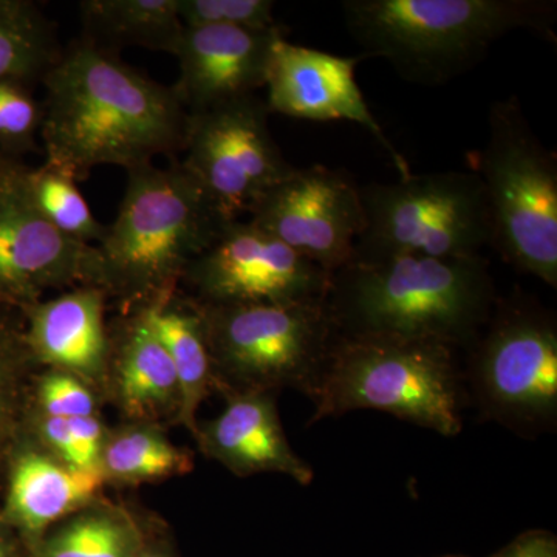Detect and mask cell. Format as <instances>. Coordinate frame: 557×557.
Wrapping results in <instances>:
<instances>
[{
    "instance_id": "836d02e7",
    "label": "cell",
    "mask_w": 557,
    "mask_h": 557,
    "mask_svg": "<svg viewBox=\"0 0 557 557\" xmlns=\"http://www.w3.org/2000/svg\"><path fill=\"white\" fill-rule=\"evenodd\" d=\"M0 557H11L9 545L2 536H0Z\"/></svg>"
},
{
    "instance_id": "5b68a950",
    "label": "cell",
    "mask_w": 557,
    "mask_h": 557,
    "mask_svg": "<svg viewBox=\"0 0 557 557\" xmlns=\"http://www.w3.org/2000/svg\"><path fill=\"white\" fill-rule=\"evenodd\" d=\"M461 392L456 347L449 344L339 336L311 398V423L372 409L454 437L461 431Z\"/></svg>"
},
{
    "instance_id": "4316f807",
    "label": "cell",
    "mask_w": 557,
    "mask_h": 557,
    "mask_svg": "<svg viewBox=\"0 0 557 557\" xmlns=\"http://www.w3.org/2000/svg\"><path fill=\"white\" fill-rule=\"evenodd\" d=\"M40 123L42 108L33 98L30 87L0 83V152L14 159L16 153L35 149Z\"/></svg>"
},
{
    "instance_id": "e0dca14e",
    "label": "cell",
    "mask_w": 557,
    "mask_h": 557,
    "mask_svg": "<svg viewBox=\"0 0 557 557\" xmlns=\"http://www.w3.org/2000/svg\"><path fill=\"white\" fill-rule=\"evenodd\" d=\"M104 295L97 285H83L49 302L32 304L27 343L36 357L70 375H100L109 355Z\"/></svg>"
},
{
    "instance_id": "4dcf8cb0",
    "label": "cell",
    "mask_w": 557,
    "mask_h": 557,
    "mask_svg": "<svg viewBox=\"0 0 557 557\" xmlns=\"http://www.w3.org/2000/svg\"><path fill=\"white\" fill-rule=\"evenodd\" d=\"M44 435L69 468L81 471L78 453H76L75 443L70 434L67 420L47 418L46 424H44Z\"/></svg>"
},
{
    "instance_id": "ac0fdd59",
    "label": "cell",
    "mask_w": 557,
    "mask_h": 557,
    "mask_svg": "<svg viewBox=\"0 0 557 557\" xmlns=\"http://www.w3.org/2000/svg\"><path fill=\"white\" fill-rule=\"evenodd\" d=\"M102 472L75 471L39 454L21 457L13 469L9 518L30 536L97 496Z\"/></svg>"
},
{
    "instance_id": "1f68e13d",
    "label": "cell",
    "mask_w": 557,
    "mask_h": 557,
    "mask_svg": "<svg viewBox=\"0 0 557 557\" xmlns=\"http://www.w3.org/2000/svg\"><path fill=\"white\" fill-rule=\"evenodd\" d=\"M135 557H170L164 553L156 552V549H139L138 555Z\"/></svg>"
},
{
    "instance_id": "d6a6232c",
    "label": "cell",
    "mask_w": 557,
    "mask_h": 557,
    "mask_svg": "<svg viewBox=\"0 0 557 557\" xmlns=\"http://www.w3.org/2000/svg\"><path fill=\"white\" fill-rule=\"evenodd\" d=\"M16 159H10V157L3 156L2 152H0V177H2L3 172L9 170V166L13 161Z\"/></svg>"
},
{
    "instance_id": "603a6c76",
    "label": "cell",
    "mask_w": 557,
    "mask_h": 557,
    "mask_svg": "<svg viewBox=\"0 0 557 557\" xmlns=\"http://www.w3.org/2000/svg\"><path fill=\"white\" fill-rule=\"evenodd\" d=\"M25 186L33 205L54 230L86 245L104 239L108 225L95 218L75 178L42 164L38 170H25Z\"/></svg>"
},
{
    "instance_id": "7c38bea8",
    "label": "cell",
    "mask_w": 557,
    "mask_h": 557,
    "mask_svg": "<svg viewBox=\"0 0 557 557\" xmlns=\"http://www.w3.org/2000/svg\"><path fill=\"white\" fill-rule=\"evenodd\" d=\"M249 219L330 274L354 258L364 228L361 194L346 172L304 168L271 186L249 208Z\"/></svg>"
},
{
    "instance_id": "9c48e42d",
    "label": "cell",
    "mask_w": 557,
    "mask_h": 557,
    "mask_svg": "<svg viewBox=\"0 0 557 557\" xmlns=\"http://www.w3.org/2000/svg\"><path fill=\"white\" fill-rule=\"evenodd\" d=\"M472 346L471 384L480 409L523 434L555 428L557 327L528 299L497 302Z\"/></svg>"
},
{
    "instance_id": "4fadbf2b",
    "label": "cell",
    "mask_w": 557,
    "mask_h": 557,
    "mask_svg": "<svg viewBox=\"0 0 557 557\" xmlns=\"http://www.w3.org/2000/svg\"><path fill=\"white\" fill-rule=\"evenodd\" d=\"M25 170L14 160L0 177V299L32 306L46 288L76 281L98 287L97 248L70 239L40 215Z\"/></svg>"
},
{
    "instance_id": "e575fe53",
    "label": "cell",
    "mask_w": 557,
    "mask_h": 557,
    "mask_svg": "<svg viewBox=\"0 0 557 557\" xmlns=\"http://www.w3.org/2000/svg\"><path fill=\"white\" fill-rule=\"evenodd\" d=\"M438 557H469L465 555H445V556H438Z\"/></svg>"
},
{
    "instance_id": "7402d4cb",
    "label": "cell",
    "mask_w": 557,
    "mask_h": 557,
    "mask_svg": "<svg viewBox=\"0 0 557 557\" xmlns=\"http://www.w3.org/2000/svg\"><path fill=\"white\" fill-rule=\"evenodd\" d=\"M120 388L124 406L135 416L157 412L180 398L170 355L139 314L121 341Z\"/></svg>"
},
{
    "instance_id": "5bb4252c",
    "label": "cell",
    "mask_w": 557,
    "mask_h": 557,
    "mask_svg": "<svg viewBox=\"0 0 557 557\" xmlns=\"http://www.w3.org/2000/svg\"><path fill=\"white\" fill-rule=\"evenodd\" d=\"M359 58H343L295 46L284 36L271 49L265 87L270 113L309 121H350L366 127L391 153L399 177L412 174L405 156L394 148L359 89Z\"/></svg>"
},
{
    "instance_id": "7a4b0ae2",
    "label": "cell",
    "mask_w": 557,
    "mask_h": 557,
    "mask_svg": "<svg viewBox=\"0 0 557 557\" xmlns=\"http://www.w3.org/2000/svg\"><path fill=\"white\" fill-rule=\"evenodd\" d=\"M325 304L344 338L435 339L457 348L479 339L497 299L483 256H399L336 271Z\"/></svg>"
},
{
    "instance_id": "d4e9b609",
    "label": "cell",
    "mask_w": 557,
    "mask_h": 557,
    "mask_svg": "<svg viewBox=\"0 0 557 557\" xmlns=\"http://www.w3.org/2000/svg\"><path fill=\"white\" fill-rule=\"evenodd\" d=\"M189 468L185 453L153 431H127L102 449V475L123 482L171 478Z\"/></svg>"
},
{
    "instance_id": "cb8c5ba5",
    "label": "cell",
    "mask_w": 557,
    "mask_h": 557,
    "mask_svg": "<svg viewBox=\"0 0 557 557\" xmlns=\"http://www.w3.org/2000/svg\"><path fill=\"white\" fill-rule=\"evenodd\" d=\"M137 527L115 511H94L70 520L42 542L39 557H135Z\"/></svg>"
},
{
    "instance_id": "8992f818",
    "label": "cell",
    "mask_w": 557,
    "mask_h": 557,
    "mask_svg": "<svg viewBox=\"0 0 557 557\" xmlns=\"http://www.w3.org/2000/svg\"><path fill=\"white\" fill-rule=\"evenodd\" d=\"M479 172L500 256L557 287V161L531 129L516 97L494 102Z\"/></svg>"
},
{
    "instance_id": "ffe728a7",
    "label": "cell",
    "mask_w": 557,
    "mask_h": 557,
    "mask_svg": "<svg viewBox=\"0 0 557 557\" xmlns=\"http://www.w3.org/2000/svg\"><path fill=\"white\" fill-rule=\"evenodd\" d=\"M139 317L161 341L177 373L182 418L196 428V410L207 394L212 361L199 309L172 306L170 298L150 302Z\"/></svg>"
},
{
    "instance_id": "30bf717a",
    "label": "cell",
    "mask_w": 557,
    "mask_h": 557,
    "mask_svg": "<svg viewBox=\"0 0 557 557\" xmlns=\"http://www.w3.org/2000/svg\"><path fill=\"white\" fill-rule=\"evenodd\" d=\"M269 115L256 95L188 113L180 163L225 222L248 214L263 193L295 171L271 135Z\"/></svg>"
},
{
    "instance_id": "f546056e",
    "label": "cell",
    "mask_w": 557,
    "mask_h": 557,
    "mask_svg": "<svg viewBox=\"0 0 557 557\" xmlns=\"http://www.w3.org/2000/svg\"><path fill=\"white\" fill-rule=\"evenodd\" d=\"M490 557H557V537L545 530L525 531Z\"/></svg>"
},
{
    "instance_id": "277c9868",
    "label": "cell",
    "mask_w": 557,
    "mask_h": 557,
    "mask_svg": "<svg viewBox=\"0 0 557 557\" xmlns=\"http://www.w3.org/2000/svg\"><path fill=\"white\" fill-rule=\"evenodd\" d=\"M127 172L119 212L95 245L98 287L126 296L168 299L201 252L226 225L178 159L166 168L145 164Z\"/></svg>"
},
{
    "instance_id": "ba28073f",
    "label": "cell",
    "mask_w": 557,
    "mask_h": 557,
    "mask_svg": "<svg viewBox=\"0 0 557 557\" xmlns=\"http://www.w3.org/2000/svg\"><path fill=\"white\" fill-rule=\"evenodd\" d=\"M212 368L240 392L295 387L313 398L339 335L324 300L199 307Z\"/></svg>"
},
{
    "instance_id": "d6986e66",
    "label": "cell",
    "mask_w": 557,
    "mask_h": 557,
    "mask_svg": "<svg viewBox=\"0 0 557 557\" xmlns=\"http://www.w3.org/2000/svg\"><path fill=\"white\" fill-rule=\"evenodd\" d=\"M83 36L115 53L120 47H145L171 53L182 35L178 0H83Z\"/></svg>"
},
{
    "instance_id": "83f0119b",
    "label": "cell",
    "mask_w": 557,
    "mask_h": 557,
    "mask_svg": "<svg viewBox=\"0 0 557 557\" xmlns=\"http://www.w3.org/2000/svg\"><path fill=\"white\" fill-rule=\"evenodd\" d=\"M40 405L49 418L73 420V418L94 417L95 401L89 388L75 375L58 372L50 373L40 384Z\"/></svg>"
},
{
    "instance_id": "484cf974",
    "label": "cell",
    "mask_w": 557,
    "mask_h": 557,
    "mask_svg": "<svg viewBox=\"0 0 557 557\" xmlns=\"http://www.w3.org/2000/svg\"><path fill=\"white\" fill-rule=\"evenodd\" d=\"M273 0H178V14L185 27H222L270 30L278 27Z\"/></svg>"
},
{
    "instance_id": "2e32d148",
    "label": "cell",
    "mask_w": 557,
    "mask_h": 557,
    "mask_svg": "<svg viewBox=\"0 0 557 557\" xmlns=\"http://www.w3.org/2000/svg\"><path fill=\"white\" fill-rule=\"evenodd\" d=\"M201 445L209 456L240 478L277 472L299 485H310L314 479L310 465L289 446L269 392L234 394L226 409L205 426Z\"/></svg>"
},
{
    "instance_id": "9a60e30c",
    "label": "cell",
    "mask_w": 557,
    "mask_h": 557,
    "mask_svg": "<svg viewBox=\"0 0 557 557\" xmlns=\"http://www.w3.org/2000/svg\"><path fill=\"white\" fill-rule=\"evenodd\" d=\"M281 36L284 32L278 27H183L171 51L180 69L172 89L186 112L219 108L265 87L271 49Z\"/></svg>"
},
{
    "instance_id": "f1b7e54d",
    "label": "cell",
    "mask_w": 557,
    "mask_h": 557,
    "mask_svg": "<svg viewBox=\"0 0 557 557\" xmlns=\"http://www.w3.org/2000/svg\"><path fill=\"white\" fill-rule=\"evenodd\" d=\"M70 434L78 453L79 469L87 472H101L102 429L95 417L67 420Z\"/></svg>"
},
{
    "instance_id": "8fae6325",
    "label": "cell",
    "mask_w": 557,
    "mask_h": 557,
    "mask_svg": "<svg viewBox=\"0 0 557 557\" xmlns=\"http://www.w3.org/2000/svg\"><path fill=\"white\" fill-rule=\"evenodd\" d=\"M329 271L251 220H233L194 260L183 278L201 304H295L327 298Z\"/></svg>"
},
{
    "instance_id": "3957f363",
    "label": "cell",
    "mask_w": 557,
    "mask_h": 557,
    "mask_svg": "<svg viewBox=\"0 0 557 557\" xmlns=\"http://www.w3.org/2000/svg\"><path fill=\"white\" fill-rule=\"evenodd\" d=\"M341 10L368 57L424 86L457 78L519 28L552 39L556 22V3L544 0H346Z\"/></svg>"
},
{
    "instance_id": "52a82bcc",
    "label": "cell",
    "mask_w": 557,
    "mask_h": 557,
    "mask_svg": "<svg viewBox=\"0 0 557 557\" xmlns=\"http://www.w3.org/2000/svg\"><path fill=\"white\" fill-rule=\"evenodd\" d=\"M364 228L350 263L399 256L456 259L482 256L493 240L490 207L478 172L410 174L359 188Z\"/></svg>"
},
{
    "instance_id": "6da1fadb",
    "label": "cell",
    "mask_w": 557,
    "mask_h": 557,
    "mask_svg": "<svg viewBox=\"0 0 557 557\" xmlns=\"http://www.w3.org/2000/svg\"><path fill=\"white\" fill-rule=\"evenodd\" d=\"M40 84L44 164L76 182L98 166L131 171L182 153L188 112L174 89L124 64L113 51L79 38L62 49Z\"/></svg>"
},
{
    "instance_id": "44dd1931",
    "label": "cell",
    "mask_w": 557,
    "mask_h": 557,
    "mask_svg": "<svg viewBox=\"0 0 557 557\" xmlns=\"http://www.w3.org/2000/svg\"><path fill=\"white\" fill-rule=\"evenodd\" d=\"M61 51L57 27L38 3L0 0V83H42Z\"/></svg>"
}]
</instances>
